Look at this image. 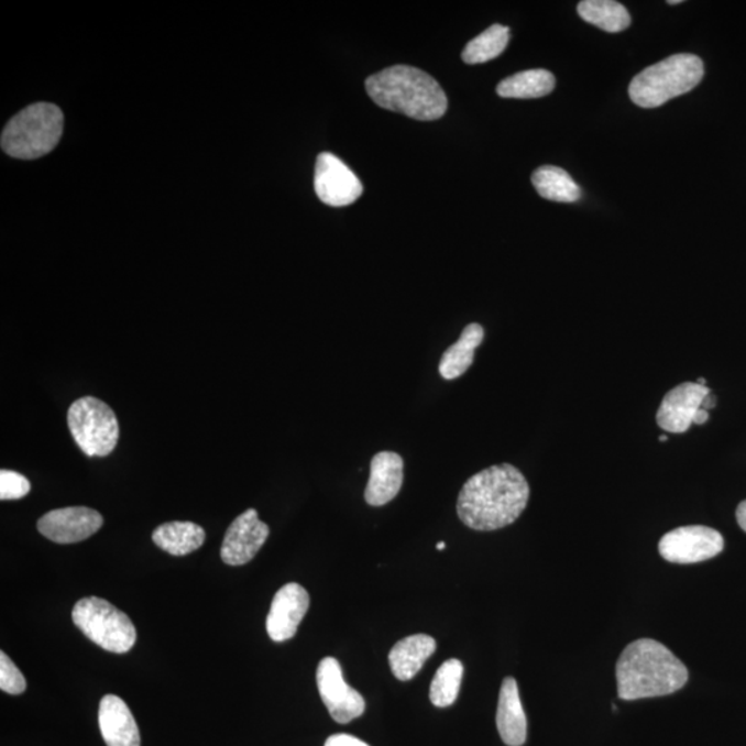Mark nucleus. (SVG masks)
<instances>
[{"instance_id": "obj_1", "label": "nucleus", "mask_w": 746, "mask_h": 746, "mask_svg": "<svg viewBox=\"0 0 746 746\" xmlns=\"http://www.w3.org/2000/svg\"><path fill=\"white\" fill-rule=\"evenodd\" d=\"M529 485L509 463L481 470L464 483L458 496V516L475 531H495L515 523L526 511Z\"/></svg>"}, {"instance_id": "obj_2", "label": "nucleus", "mask_w": 746, "mask_h": 746, "mask_svg": "<svg viewBox=\"0 0 746 746\" xmlns=\"http://www.w3.org/2000/svg\"><path fill=\"white\" fill-rule=\"evenodd\" d=\"M615 672L618 696L624 701L673 694L689 681L684 663L654 639H639L626 646Z\"/></svg>"}, {"instance_id": "obj_3", "label": "nucleus", "mask_w": 746, "mask_h": 746, "mask_svg": "<svg viewBox=\"0 0 746 746\" xmlns=\"http://www.w3.org/2000/svg\"><path fill=\"white\" fill-rule=\"evenodd\" d=\"M365 88L377 106L418 121H436L447 112L446 91L419 68L394 66L383 69L366 79Z\"/></svg>"}, {"instance_id": "obj_4", "label": "nucleus", "mask_w": 746, "mask_h": 746, "mask_svg": "<svg viewBox=\"0 0 746 746\" xmlns=\"http://www.w3.org/2000/svg\"><path fill=\"white\" fill-rule=\"evenodd\" d=\"M704 78V63L695 54L680 53L636 75L629 96L636 106L656 108L689 94Z\"/></svg>"}, {"instance_id": "obj_5", "label": "nucleus", "mask_w": 746, "mask_h": 746, "mask_svg": "<svg viewBox=\"0 0 746 746\" xmlns=\"http://www.w3.org/2000/svg\"><path fill=\"white\" fill-rule=\"evenodd\" d=\"M63 124L57 106L36 102L10 119L2 133V150L18 160L41 158L58 144Z\"/></svg>"}, {"instance_id": "obj_6", "label": "nucleus", "mask_w": 746, "mask_h": 746, "mask_svg": "<svg viewBox=\"0 0 746 746\" xmlns=\"http://www.w3.org/2000/svg\"><path fill=\"white\" fill-rule=\"evenodd\" d=\"M73 621L88 639L106 651H131L138 639L131 618L105 599L79 600L73 610Z\"/></svg>"}, {"instance_id": "obj_7", "label": "nucleus", "mask_w": 746, "mask_h": 746, "mask_svg": "<svg viewBox=\"0 0 746 746\" xmlns=\"http://www.w3.org/2000/svg\"><path fill=\"white\" fill-rule=\"evenodd\" d=\"M68 427L85 456L105 458L116 450L119 440L117 415L99 398L77 399L68 409Z\"/></svg>"}, {"instance_id": "obj_8", "label": "nucleus", "mask_w": 746, "mask_h": 746, "mask_svg": "<svg viewBox=\"0 0 746 746\" xmlns=\"http://www.w3.org/2000/svg\"><path fill=\"white\" fill-rule=\"evenodd\" d=\"M724 539L716 529L688 526L665 534L659 540V555L669 563L694 564L722 553Z\"/></svg>"}, {"instance_id": "obj_9", "label": "nucleus", "mask_w": 746, "mask_h": 746, "mask_svg": "<svg viewBox=\"0 0 746 746\" xmlns=\"http://www.w3.org/2000/svg\"><path fill=\"white\" fill-rule=\"evenodd\" d=\"M317 685L334 722L350 723L364 713L365 701L359 691L345 683L338 659L327 657L318 665Z\"/></svg>"}, {"instance_id": "obj_10", "label": "nucleus", "mask_w": 746, "mask_h": 746, "mask_svg": "<svg viewBox=\"0 0 746 746\" xmlns=\"http://www.w3.org/2000/svg\"><path fill=\"white\" fill-rule=\"evenodd\" d=\"M318 198L329 207H348L362 196L364 187L355 173L331 153L318 155L315 173Z\"/></svg>"}, {"instance_id": "obj_11", "label": "nucleus", "mask_w": 746, "mask_h": 746, "mask_svg": "<svg viewBox=\"0 0 746 746\" xmlns=\"http://www.w3.org/2000/svg\"><path fill=\"white\" fill-rule=\"evenodd\" d=\"M102 524L105 518L99 512L90 507L73 506L46 513L37 522V529L53 542L68 545L90 538L99 531Z\"/></svg>"}, {"instance_id": "obj_12", "label": "nucleus", "mask_w": 746, "mask_h": 746, "mask_svg": "<svg viewBox=\"0 0 746 746\" xmlns=\"http://www.w3.org/2000/svg\"><path fill=\"white\" fill-rule=\"evenodd\" d=\"M270 528L259 518L255 509H248L238 516L227 529L221 545V560L229 566L249 563L266 544Z\"/></svg>"}, {"instance_id": "obj_13", "label": "nucleus", "mask_w": 746, "mask_h": 746, "mask_svg": "<svg viewBox=\"0 0 746 746\" xmlns=\"http://www.w3.org/2000/svg\"><path fill=\"white\" fill-rule=\"evenodd\" d=\"M310 607V596L299 583H286L273 599L267 616L270 639L281 643L292 639Z\"/></svg>"}, {"instance_id": "obj_14", "label": "nucleus", "mask_w": 746, "mask_h": 746, "mask_svg": "<svg viewBox=\"0 0 746 746\" xmlns=\"http://www.w3.org/2000/svg\"><path fill=\"white\" fill-rule=\"evenodd\" d=\"M711 393V388L699 383H681L670 391L659 405L657 424L669 432H685L693 425L696 410Z\"/></svg>"}, {"instance_id": "obj_15", "label": "nucleus", "mask_w": 746, "mask_h": 746, "mask_svg": "<svg viewBox=\"0 0 746 746\" xmlns=\"http://www.w3.org/2000/svg\"><path fill=\"white\" fill-rule=\"evenodd\" d=\"M404 461L396 452L382 451L371 461L370 481L365 489V501L371 506H383L392 502L402 491Z\"/></svg>"}, {"instance_id": "obj_16", "label": "nucleus", "mask_w": 746, "mask_h": 746, "mask_svg": "<svg viewBox=\"0 0 746 746\" xmlns=\"http://www.w3.org/2000/svg\"><path fill=\"white\" fill-rule=\"evenodd\" d=\"M99 726L107 746H140V732L129 706L118 695L102 696Z\"/></svg>"}, {"instance_id": "obj_17", "label": "nucleus", "mask_w": 746, "mask_h": 746, "mask_svg": "<svg viewBox=\"0 0 746 746\" xmlns=\"http://www.w3.org/2000/svg\"><path fill=\"white\" fill-rule=\"evenodd\" d=\"M496 727L502 740L509 746H522L527 739V716L523 710L515 678L502 681L497 701Z\"/></svg>"}, {"instance_id": "obj_18", "label": "nucleus", "mask_w": 746, "mask_h": 746, "mask_svg": "<svg viewBox=\"0 0 746 746\" xmlns=\"http://www.w3.org/2000/svg\"><path fill=\"white\" fill-rule=\"evenodd\" d=\"M436 640L427 635H414L399 640L388 654L392 672L398 680L408 681L424 668L427 658L436 651Z\"/></svg>"}, {"instance_id": "obj_19", "label": "nucleus", "mask_w": 746, "mask_h": 746, "mask_svg": "<svg viewBox=\"0 0 746 746\" xmlns=\"http://www.w3.org/2000/svg\"><path fill=\"white\" fill-rule=\"evenodd\" d=\"M484 340V328L480 323H470L463 329L461 338L442 354L439 372L447 381L458 380L473 365L475 349Z\"/></svg>"}, {"instance_id": "obj_20", "label": "nucleus", "mask_w": 746, "mask_h": 746, "mask_svg": "<svg viewBox=\"0 0 746 746\" xmlns=\"http://www.w3.org/2000/svg\"><path fill=\"white\" fill-rule=\"evenodd\" d=\"M205 539H207L205 529L191 522L162 524L153 533L154 544L172 556L190 555L201 548Z\"/></svg>"}, {"instance_id": "obj_21", "label": "nucleus", "mask_w": 746, "mask_h": 746, "mask_svg": "<svg viewBox=\"0 0 746 746\" xmlns=\"http://www.w3.org/2000/svg\"><path fill=\"white\" fill-rule=\"evenodd\" d=\"M556 86L555 75L546 69H528L502 80L496 94L504 99H538L551 94Z\"/></svg>"}, {"instance_id": "obj_22", "label": "nucleus", "mask_w": 746, "mask_h": 746, "mask_svg": "<svg viewBox=\"0 0 746 746\" xmlns=\"http://www.w3.org/2000/svg\"><path fill=\"white\" fill-rule=\"evenodd\" d=\"M533 184L539 196L553 202L572 204L581 198L580 186L561 167L542 166L534 172Z\"/></svg>"}, {"instance_id": "obj_23", "label": "nucleus", "mask_w": 746, "mask_h": 746, "mask_svg": "<svg viewBox=\"0 0 746 746\" xmlns=\"http://www.w3.org/2000/svg\"><path fill=\"white\" fill-rule=\"evenodd\" d=\"M578 14L586 23L611 34L624 31L630 25L628 10L614 0H583L578 4Z\"/></svg>"}, {"instance_id": "obj_24", "label": "nucleus", "mask_w": 746, "mask_h": 746, "mask_svg": "<svg viewBox=\"0 0 746 746\" xmlns=\"http://www.w3.org/2000/svg\"><path fill=\"white\" fill-rule=\"evenodd\" d=\"M511 40V31L505 25L495 24L475 36L464 47L463 62L467 64H483L501 56Z\"/></svg>"}, {"instance_id": "obj_25", "label": "nucleus", "mask_w": 746, "mask_h": 746, "mask_svg": "<svg viewBox=\"0 0 746 746\" xmlns=\"http://www.w3.org/2000/svg\"><path fill=\"white\" fill-rule=\"evenodd\" d=\"M463 678V665L459 659H448L437 670L430 685V701L437 707L453 705Z\"/></svg>"}, {"instance_id": "obj_26", "label": "nucleus", "mask_w": 746, "mask_h": 746, "mask_svg": "<svg viewBox=\"0 0 746 746\" xmlns=\"http://www.w3.org/2000/svg\"><path fill=\"white\" fill-rule=\"evenodd\" d=\"M0 689L12 695L23 694L26 689L23 673L3 651L0 652Z\"/></svg>"}, {"instance_id": "obj_27", "label": "nucleus", "mask_w": 746, "mask_h": 746, "mask_svg": "<svg viewBox=\"0 0 746 746\" xmlns=\"http://www.w3.org/2000/svg\"><path fill=\"white\" fill-rule=\"evenodd\" d=\"M31 483L23 474L12 472V470H2L0 472V500L15 501L29 495Z\"/></svg>"}, {"instance_id": "obj_28", "label": "nucleus", "mask_w": 746, "mask_h": 746, "mask_svg": "<svg viewBox=\"0 0 746 746\" xmlns=\"http://www.w3.org/2000/svg\"><path fill=\"white\" fill-rule=\"evenodd\" d=\"M326 746H370L349 734H334L327 739Z\"/></svg>"}, {"instance_id": "obj_29", "label": "nucleus", "mask_w": 746, "mask_h": 746, "mask_svg": "<svg viewBox=\"0 0 746 746\" xmlns=\"http://www.w3.org/2000/svg\"><path fill=\"white\" fill-rule=\"evenodd\" d=\"M737 522L738 526L746 533V501L740 502L737 507Z\"/></svg>"}, {"instance_id": "obj_30", "label": "nucleus", "mask_w": 746, "mask_h": 746, "mask_svg": "<svg viewBox=\"0 0 746 746\" xmlns=\"http://www.w3.org/2000/svg\"><path fill=\"white\" fill-rule=\"evenodd\" d=\"M707 420H710V414H707L706 409L700 408L699 410H696L695 418L693 421L694 425L699 426L705 425Z\"/></svg>"}, {"instance_id": "obj_31", "label": "nucleus", "mask_w": 746, "mask_h": 746, "mask_svg": "<svg viewBox=\"0 0 746 746\" xmlns=\"http://www.w3.org/2000/svg\"><path fill=\"white\" fill-rule=\"evenodd\" d=\"M716 405V398L713 396V394H707V396L704 398V402H702L701 408L704 409H712L715 408Z\"/></svg>"}, {"instance_id": "obj_32", "label": "nucleus", "mask_w": 746, "mask_h": 746, "mask_svg": "<svg viewBox=\"0 0 746 746\" xmlns=\"http://www.w3.org/2000/svg\"><path fill=\"white\" fill-rule=\"evenodd\" d=\"M446 546H447L446 542L437 544V549H439V550H445V549H446Z\"/></svg>"}, {"instance_id": "obj_33", "label": "nucleus", "mask_w": 746, "mask_h": 746, "mask_svg": "<svg viewBox=\"0 0 746 746\" xmlns=\"http://www.w3.org/2000/svg\"><path fill=\"white\" fill-rule=\"evenodd\" d=\"M659 441H661V442H667V441H668V437H667V436H661V437H659Z\"/></svg>"}, {"instance_id": "obj_34", "label": "nucleus", "mask_w": 746, "mask_h": 746, "mask_svg": "<svg viewBox=\"0 0 746 746\" xmlns=\"http://www.w3.org/2000/svg\"><path fill=\"white\" fill-rule=\"evenodd\" d=\"M668 3L669 4H679V3H681V0H670V2H668Z\"/></svg>"}, {"instance_id": "obj_35", "label": "nucleus", "mask_w": 746, "mask_h": 746, "mask_svg": "<svg viewBox=\"0 0 746 746\" xmlns=\"http://www.w3.org/2000/svg\"><path fill=\"white\" fill-rule=\"evenodd\" d=\"M696 383H699V385H701V386H705L706 381L702 380V377H701V380H699V382H696Z\"/></svg>"}]
</instances>
